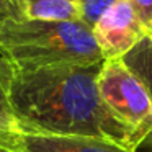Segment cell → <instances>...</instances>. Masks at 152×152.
Instances as JSON below:
<instances>
[{"mask_svg":"<svg viewBox=\"0 0 152 152\" xmlns=\"http://www.w3.org/2000/svg\"><path fill=\"white\" fill-rule=\"evenodd\" d=\"M92 33L103 61L123 59L147 36V30L128 0H116L96 21Z\"/></svg>","mask_w":152,"mask_h":152,"instance_id":"obj_4","label":"cell"},{"mask_svg":"<svg viewBox=\"0 0 152 152\" xmlns=\"http://www.w3.org/2000/svg\"><path fill=\"white\" fill-rule=\"evenodd\" d=\"M0 152H12V151H8V149H5V147H2V145H0Z\"/></svg>","mask_w":152,"mask_h":152,"instance_id":"obj_14","label":"cell"},{"mask_svg":"<svg viewBox=\"0 0 152 152\" xmlns=\"http://www.w3.org/2000/svg\"><path fill=\"white\" fill-rule=\"evenodd\" d=\"M17 70H18V67L15 66V62L0 48V88L5 90L7 93L10 90V85L13 82L15 75H17Z\"/></svg>","mask_w":152,"mask_h":152,"instance_id":"obj_10","label":"cell"},{"mask_svg":"<svg viewBox=\"0 0 152 152\" xmlns=\"http://www.w3.org/2000/svg\"><path fill=\"white\" fill-rule=\"evenodd\" d=\"M100 64L18 69L8 90L20 132L88 136L139 149L131 129L106 108L96 87Z\"/></svg>","mask_w":152,"mask_h":152,"instance_id":"obj_1","label":"cell"},{"mask_svg":"<svg viewBox=\"0 0 152 152\" xmlns=\"http://www.w3.org/2000/svg\"><path fill=\"white\" fill-rule=\"evenodd\" d=\"M128 2L132 5L137 18L149 31L152 25V0H128Z\"/></svg>","mask_w":152,"mask_h":152,"instance_id":"obj_11","label":"cell"},{"mask_svg":"<svg viewBox=\"0 0 152 152\" xmlns=\"http://www.w3.org/2000/svg\"><path fill=\"white\" fill-rule=\"evenodd\" d=\"M21 13L18 7V0H0V15Z\"/></svg>","mask_w":152,"mask_h":152,"instance_id":"obj_12","label":"cell"},{"mask_svg":"<svg viewBox=\"0 0 152 152\" xmlns=\"http://www.w3.org/2000/svg\"><path fill=\"white\" fill-rule=\"evenodd\" d=\"M0 131L5 132L18 131V123L15 119L10 100H8V93L2 88H0Z\"/></svg>","mask_w":152,"mask_h":152,"instance_id":"obj_9","label":"cell"},{"mask_svg":"<svg viewBox=\"0 0 152 152\" xmlns=\"http://www.w3.org/2000/svg\"><path fill=\"white\" fill-rule=\"evenodd\" d=\"M0 145L12 152H132L126 147L88 136H48L0 131Z\"/></svg>","mask_w":152,"mask_h":152,"instance_id":"obj_5","label":"cell"},{"mask_svg":"<svg viewBox=\"0 0 152 152\" xmlns=\"http://www.w3.org/2000/svg\"><path fill=\"white\" fill-rule=\"evenodd\" d=\"M0 48L18 69L103 62L92 30L79 21L30 20L21 13L0 15Z\"/></svg>","mask_w":152,"mask_h":152,"instance_id":"obj_2","label":"cell"},{"mask_svg":"<svg viewBox=\"0 0 152 152\" xmlns=\"http://www.w3.org/2000/svg\"><path fill=\"white\" fill-rule=\"evenodd\" d=\"M123 62L139 77L152 98V38L145 36L123 57Z\"/></svg>","mask_w":152,"mask_h":152,"instance_id":"obj_7","label":"cell"},{"mask_svg":"<svg viewBox=\"0 0 152 152\" xmlns=\"http://www.w3.org/2000/svg\"><path fill=\"white\" fill-rule=\"evenodd\" d=\"M18 7L30 20L80 23V0H18Z\"/></svg>","mask_w":152,"mask_h":152,"instance_id":"obj_6","label":"cell"},{"mask_svg":"<svg viewBox=\"0 0 152 152\" xmlns=\"http://www.w3.org/2000/svg\"><path fill=\"white\" fill-rule=\"evenodd\" d=\"M96 87L106 108L141 145L152 132V98L144 83L123 59H110L102 62Z\"/></svg>","mask_w":152,"mask_h":152,"instance_id":"obj_3","label":"cell"},{"mask_svg":"<svg viewBox=\"0 0 152 152\" xmlns=\"http://www.w3.org/2000/svg\"><path fill=\"white\" fill-rule=\"evenodd\" d=\"M141 149H145L147 152H152V132L147 136V137H145V141L142 142L141 145H139V149H137V151H141Z\"/></svg>","mask_w":152,"mask_h":152,"instance_id":"obj_13","label":"cell"},{"mask_svg":"<svg viewBox=\"0 0 152 152\" xmlns=\"http://www.w3.org/2000/svg\"><path fill=\"white\" fill-rule=\"evenodd\" d=\"M116 0H80V23L92 30Z\"/></svg>","mask_w":152,"mask_h":152,"instance_id":"obj_8","label":"cell"},{"mask_svg":"<svg viewBox=\"0 0 152 152\" xmlns=\"http://www.w3.org/2000/svg\"><path fill=\"white\" fill-rule=\"evenodd\" d=\"M147 34H149V36H151V38H152V25H151V28H149V31H147Z\"/></svg>","mask_w":152,"mask_h":152,"instance_id":"obj_15","label":"cell"}]
</instances>
